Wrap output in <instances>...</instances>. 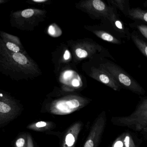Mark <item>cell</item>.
<instances>
[{"label":"cell","instance_id":"6da1fadb","mask_svg":"<svg viewBox=\"0 0 147 147\" xmlns=\"http://www.w3.org/2000/svg\"><path fill=\"white\" fill-rule=\"evenodd\" d=\"M111 122L116 126L127 127L137 132L142 131L147 127V97L141 99L131 114L112 117Z\"/></svg>","mask_w":147,"mask_h":147},{"label":"cell","instance_id":"7a4b0ae2","mask_svg":"<svg viewBox=\"0 0 147 147\" xmlns=\"http://www.w3.org/2000/svg\"><path fill=\"white\" fill-rule=\"evenodd\" d=\"M100 67L109 72L122 88L138 95L145 94V90L142 86L117 64L107 61L102 64Z\"/></svg>","mask_w":147,"mask_h":147},{"label":"cell","instance_id":"3957f363","mask_svg":"<svg viewBox=\"0 0 147 147\" xmlns=\"http://www.w3.org/2000/svg\"><path fill=\"white\" fill-rule=\"evenodd\" d=\"M88 102L87 100L76 97L61 99L51 104L50 111L56 115H67L82 108Z\"/></svg>","mask_w":147,"mask_h":147},{"label":"cell","instance_id":"277c9868","mask_svg":"<svg viewBox=\"0 0 147 147\" xmlns=\"http://www.w3.org/2000/svg\"><path fill=\"white\" fill-rule=\"evenodd\" d=\"M107 117L103 111L94 120L83 147H98L106 126Z\"/></svg>","mask_w":147,"mask_h":147},{"label":"cell","instance_id":"5b68a950","mask_svg":"<svg viewBox=\"0 0 147 147\" xmlns=\"http://www.w3.org/2000/svg\"><path fill=\"white\" fill-rule=\"evenodd\" d=\"M19 107L8 99L2 98L0 101V125H2L13 119L19 112Z\"/></svg>","mask_w":147,"mask_h":147},{"label":"cell","instance_id":"8992f818","mask_svg":"<svg viewBox=\"0 0 147 147\" xmlns=\"http://www.w3.org/2000/svg\"><path fill=\"white\" fill-rule=\"evenodd\" d=\"M93 75L95 79L114 91H120L122 88L113 76L104 69L100 68L99 69H94Z\"/></svg>","mask_w":147,"mask_h":147},{"label":"cell","instance_id":"52a82bcc","mask_svg":"<svg viewBox=\"0 0 147 147\" xmlns=\"http://www.w3.org/2000/svg\"><path fill=\"white\" fill-rule=\"evenodd\" d=\"M81 127V123L77 122L69 128L65 135L62 147H75Z\"/></svg>","mask_w":147,"mask_h":147},{"label":"cell","instance_id":"ba28073f","mask_svg":"<svg viewBox=\"0 0 147 147\" xmlns=\"http://www.w3.org/2000/svg\"><path fill=\"white\" fill-rule=\"evenodd\" d=\"M107 20L111 23L113 28H114L116 31L123 35H125L126 36H129L131 37V35L128 28L125 27L122 20L118 17L115 9L111 6L110 15Z\"/></svg>","mask_w":147,"mask_h":147},{"label":"cell","instance_id":"9c48e42d","mask_svg":"<svg viewBox=\"0 0 147 147\" xmlns=\"http://www.w3.org/2000/svg\"><path fill=\"white\" fill-rule=\"evenodd\" d=\"M128 17L131 19L140 20L147 23V11L139 8L130 9L128 13Z\"/></svg>","mask_w":147,"mask_h":147},{"label":"cell","instance_id":"30bf717a","mask_svg":"<svg viewBox=\"0 0 147 147\" xmlns=\"http://www.w3.org/2000/svg\"><path fill=\"white\" fill-rule=\"evenodd\" d=\"M94 32L100 38L108 42L117 45H120L122 43L121 40L108 32L104 30H98Z\"/></svg>","mask_w":147,"mask_h":147},{"label":"cell","instance_id":"8fae6325","mask_svg":"<svg viewBox=\"0 0 147 147\" xmlns=\"http://www.w3.org/2000/svg\"><path fill=\"white\" fill-rule=\"evenodd\" d=\"M131 38L133 42L140 51L147 57V43L140 38L135 32L131 34Z\"/></svg>","mask_w":147,"mask_h":147},{"label":"cell","instance_id":"7c38bea8","mask_svg":"<svg viewBox=\"0 0 147 147\" xmlns=\"http://www.w3.org/2000/svg\"><path fill=\"white\" fill-rule=\"evenodd\" d=\"M109 3L115 8H118L125 15L128 16L129 7V1L125 0H110Z\"/></svg>","mask_w":147,"mask_h":147},{"label":"cell","instance_id":"4fadbf2b","mask_svg":"<svg viewBox=\"0 0 147 147\" xmlns=\"http://www.w3.org/2000/svg\"><path fill=\"white\" fill-rule=\"evenodd\" d=\"M52 123L51 122L39 121L29 125L27 128L31 130L36 131H44L49 129L52 127Z\"/></svg>","mask_w":147,"mask_h":147},{"label":"cell","instance_id":"5bb4252c","mask_svg":"<svg viewBox=\"0 0 147 147\" xmlns=\"http://www.w3.org/2000/svg\"><path fill=\"white\" fill-rule=\"evenodd\" d=\"M110 147H133L127 144L123 140V135L121 134L111 144Z\"/></svg>","mask_w":147,"mask_h":147},{"label":"cell","instance_id":"9a60e30c","mask_svg":"<svg viewBox=\"0 0 147 147\" xmlns=\"http://www.w3.org/2000/svg\"><path fill=\"white\" fill-rule=\"evenodd\" d=\"M12 57L14 61L20 65H24L28 63V59L25 56L21 53H14Z\"/></svg>","mask_w":147,"mask_h":147},{"label":"cell","instance_id":"2e32d148","mask_svg":"<svg viewBox=\"0 0 147 147\" xmlns=\"http://www.w3.org/2000/svg\"><path fill=\"white\" fill-rule=\"evenodd\" d=\"M27 136L25 135L20 137L15 143V147H27Z\"/></svg>","mask_w":147,"mask_h":147},{"label":"cell","instance_id":"e0dca14e","mask_svg":"<svg viewBox=\"0 0 147 147\" xmlns=\"http://www.w3.org/2000/svg\"><path fill=\"white\" fill-rule=\"evenodd\" d=\"M134 27H136L140 33L143 36L147 39V26L144 24H136L134 26Z\"/></svg>","mask_w":147,"mask_h":147},{"label":"cell","instance_id":"ac0fdd59","mask_svg":"<svg viewBox=\"0 0 147 147\" xmlns=\"http://www.w3.org/2000/svg\"><path fill=\"white\" fill-rule=\"evenodd\" d=\"M6 46L9 50L13 51L14 53H19L20 51L19 47L12 43L10 42L7 43Z\"/></svg>","mask_w":147,"mask_h":147},{"label":"cell","instance_id":"d6986e66","mask_svg":"<svg viewBox=\"0 0 147 147\" xmlns=\"http://www.w3.org/2000/svg\"><path fill=\"white\" fill-rule=\"evenodd\" d=\"M76 53L80 58H85L88 56V53L86 51L82 49H78L76 50Z\"/></svg>","mask_w":147,"mask_h":147},{"label":"cell","instance_id":"ffe728a7","mask_svg":"<svg viewBox=\"0 0 147 147\" xmlns=\"http://www.w3.org/2000/svg\"><path fill=\"white\" fill-rule=\"evenodd\" d=\"M34 13V10L31 9H28L23 11L21 13V15L24 18H29L33 16Z\"/></svg>","mask_w":147,"mask_h":147},{"label":"cell","instance_id":"44dd1931","mask_svg":"<svg viewBox=\"0 0 147 147\" xmlns=\"http://www.w3.org/2000/svg\"><path fill=\"white\" fill-rule=\"evenodd\" d=\"M140 135L142 136V140H147V127L144 128L142 131H140Z\"/></svg>","mask_w":147,"mask_h":147},{"label":"cell","instance_id":"7402d4cb","mask_svg":"<svg viewBox=\"0 0 147 147\" xmlns=\"http://www.w3.org/2000/svg\"><path fill=\"white\" fill-rule=\"evenodd\" d=\"M27 140H28L27 147H34L32 138L30 135H27Z\"/></svg>","mask_w":147,"mask_h":147},{"label":"cell","instance_id":"603a6c76","mask_svg":"<svg viewBox=\"0 0 147 147\" xmlns=\"http://www.w3.org/2000/svg\"><path fill=\"white\" fill-rule=\"evenodd\" d=\"M72 85L74 87H78L80 85V82L77 80H74L72 82Z\"/></svg>","mask_w":147,"mask_h":147},{"label":"cell","instance_id":"cb8c5ba5","mask_svg":"<svg viewBox=\"0 0 147 147\" xmlns=\"http://www.w3.org/2000/svg\"><path fill=\"white\" fill-rule=\"evenodd\" d=\"M69 53L68 51H66L64 55V58L65 60H68L69 58Z\"/></svg>","mask_w":147,"mask_h":147},{"label":"cell","instance_id":"d4e9b609","mask_svg":"<svg viewBox=\"0 0 147 147\" xmlns=\"http://www.w3.org/2000/svg\"><path fill=\"white\" fill-rule=\"evenodd\" d=\"M71 75V73L68 71V72H67L64 74L63 77H64V79H67Z\"/></svg>","mask_w":147,"mask_h":147},{"label":"cell","instance_id":"484cf974","mask_svg":"<svg viewBox=\"0 0 147 147\" xmlns=\"http://www.w3.org/2000/svg\"><path fill=\"white\" fill-rule=\"evenodd\" d=\"M49 33L51 34H54L55 33L54 32V28L52 26H50L49 27Z\"/></svg>","mask_w":147,"mask_h":147},{"label":"cell","instance_id":"4316f807","mask_svg":"<svg viewBox=\"0 0 147 147\" xmlns=\"http://www.w3.org/2000/svg\"><path fill=\"white\" fill-rule=\"evenodd\" d=\"M144 6L145 7L147 6V1H146L144 2Z\"/></svg>","mask_w":147,"mask_h":147},{"label":"cell","instance_id":"83f0119b","mask_svg":"<svg viewBox=\"0 0 147 147\" xmlns=\"http://www.w3.org/2000/svg\"><path fill=\"white\" fill-rule=\"evenodd\" d=\"M36 1V2H43L44 1Z\"/></svg>","mask_w":147,"mask_h":147}]
</instances>
